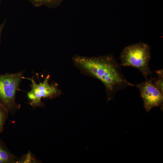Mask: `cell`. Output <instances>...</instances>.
Listing matches in <instances>:
<instances>
[{"label": "cell", "instance_id": "7a4b0ae2", "mask_svg": "<svg viewBox=\"0 0 163 163\" xmlns=\"http://www.w3.org/2000/svg\"><path fill=\"white\" fill-rule=\"evenodd\" d=\"M121 66L131 67L138 69L145 79L152 76L149 66L151 47L147 44L139 42L124 48L121 53Z\"/></svg>", "mask_w": 163, "mask_h": 163}, {"label": "cell", "instance_id": "8992f818", "mask_svg": "<svg viewBox=\"0 0 163 163\" xmlns=\"http://www.w3.org/2000/svg\"><path fill=\"white\" fill-rule=\"evenodd\" d=\"M18 160L0 140V163H16Z\"/></svg>", "mask_w": 163, "mask_h": 163}, {"label": "cell", "instance_id": "52a82bcc", "mask_svg": "<svg viewBox=\"0 0 163 163\" xmlns=\"http://www.w3.org/2000/svg\"><path fill=\"white\" fill-rule=\"evenodd\" d=\"M30 2L36 7L42 5L46 6L51 8H55L59 6L63 0H26Z\"/></svg>", "mask_w": 163, "mask_h": 163}, {"label": "cell", "instance_id": "30bf717a", "mask_svg": "<svg viewBox=\"0 0 163 163\" xmlns=\"http://www.w3.org/2000/svg\"><path fill=\"white\" fill-rule=\"evenodd\" d=\"M3 26V25H2L0 26V35H1V31L2 30V27Z\"/></svg>", "mask_w": 163, "mask_h": 163}, {"label": "cell", "instance_id": "3957f363", "mask_svg": "<svg viewBox=\"0 0 163 163\" xmlns=\"http://www.w3.org/2000/svg\"><path fill=\"white\" fill-rule=\"evenodd\" d=\"M23 72L0 75V104L9 112L19 108L15 101L16 94L23 78Z\"/></svg>", "mask_w": 163, "mask_h": 163}, {"label": "cell", "instance_id": "6da1fadb", "mask_svg": "<svg viewBox=\"0 0 163 163\" xmlns=\"http://www.w3.org/2000/svg\"><path fill=\"white\" fill-rule=\"evenodd\" d=\"M72 59L77 67L102 83L108 102L113 99L118 91L135 86L126 78L121 66L112 54L91 57L76 55Z\"/></svg>", "mask_w": 163, "mask_h": 163}, {"label": "cell", "instance_id": "5b68a950", "mask_svg": "<svg viewBox=\"0 0 163 163\" xmlns=\"http://www.w3.org/2000/svg\"><path fill=\"white\" fill-rule=\"evenodd\" d=\"M49 76H47L42 82H40L37 84L33 78H27L23 77V78L29 79L31 82L30 85L31 89L28 92L27 95L30 101V104L32 106H40L42 105V98L51 97L59 93L57 87L49 83Z\"/></svg>", "mask_w": 163, "mask_h": 163}, {"label": "cell", "instance_id": "ba28073f", "mask_svg": "<svg viewBox=\"0 0 163 163\" xmlns=\"http://www.w3.org/2000/svg\"><path fill=\"white\" fill-rule=\"evenodd\" d=\"M158 75L156 77L152 78L153 84L161 92L163 93V71L161 69L156 71Z\"/></svg>", "mask_w": 163, "mask_h": 163}, {"label": "cell", "instance_id": "9c48e42d", "mask_svg": "<svg viewBox=\"0 0 163 163\" xmlns=\"http://www.w3.org/2000/svg\"><path fill=\"white\" fill-rule=\"evenodd\" d=\"M9 111L0 104V133L3 130L4 126L8 117Z\"/></svg>", "mask_w": 163, "mask_h": 163}, {"label": "cell", "instance_id": "277c9868", "mask_svg": "<svg viewBox=\"0 0 163 163\" xmlns=\"http://www.w3.org/2000/svg\"><path fill=\"white\" fill-rule=\"evenodd\" d=\"M152 76L142 82L135 85L140 91L146 112H150L154 108L160 107L163 108V93L152 83Z\"/></svg>", "mask_w": 163, "mask_h": 163}, {"label": "cell", "instance_id": "8fae6325", "mask_svg": "<svg viewBox=\"0 0 163 163\" xmlns=\"http://www.w3.org/2000/svg\"></svg>", "mask_w": 163, "mask_h": 163}]
</instances>
